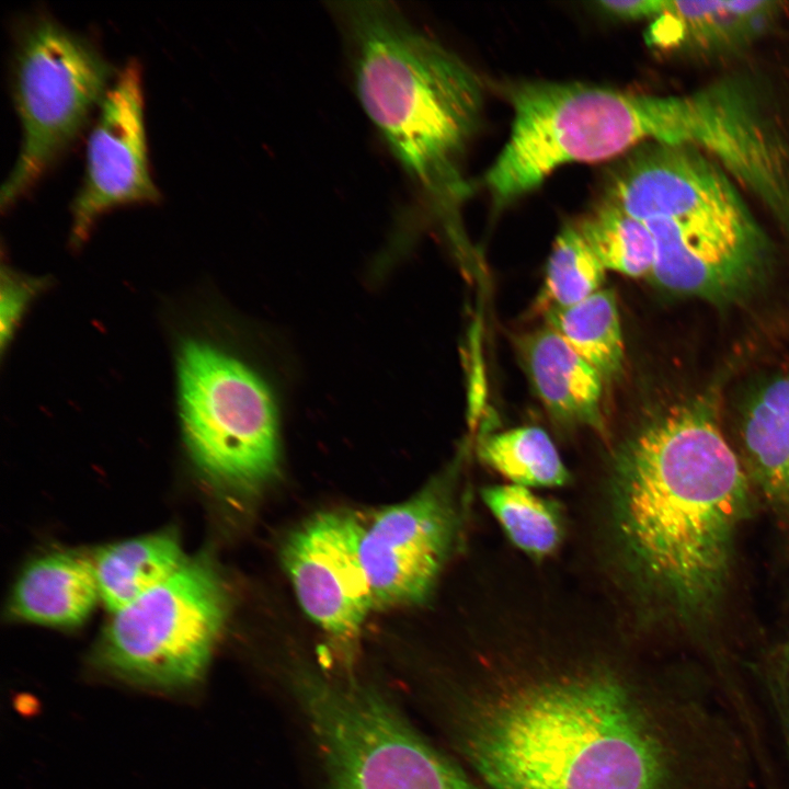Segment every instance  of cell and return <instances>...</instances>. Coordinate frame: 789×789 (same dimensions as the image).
I'll list each match as a JSON object with an SVG mask.
<instances>
[{
    "instance_id": "6da1fadb",
    "label": "cell",
    "mask_w": 789,
    "mask_h": 789,
    "mask_svg": "<svg viewBox=\"0 0 789 789\" xmlns=\"http://www.w3.org/2000/svg\"><path fill=\"white\" fill-rule=\"evenodd\" d=\"M615 523L638 579L683 616L710 609L728 579L748 484L709 399L672 407L622 447Z\"/></svg>"
},
{
    "instance_id": "7a4b0ae2",
    "label": "cell",
    "mask_w": 789,
    "mask_h": 789,
    "mask_svg": "<svg viewBox=\"0 0 789 789\" xmlns=\"http://www.w3.org/2000/svg\"><path fill=\"white\" fill-rule=\"evenodd\" d=\"M655 719L608 672L559 673L485 693L465 746L491 789H671L674 753Z\"/></svg>"
},
{
    "instance_id": "3957f363",
    "label": "cell",
    "mask_w": 789,
    "mask_h": 789,
    "mask_svg": "<svg viewBox=\"0 0 789 789\" xmlns=\"http://www.w3.org/2000/svg\"><path fill=\"white\" fill-rule=\"evenodd\" d=\"M357 98L424 197L451 213L470 191L460 161L481 117L483 88L457 54L392 2H334Z\"/></svg>"
},
{
    "instance_id": "277c9868",
    "label": "cell",
    "mask_w": 789,
    "mask_h": 789,
    "mask_svg": "<svg viewBox=\"0 0 789 789\" xmlns=\"http://www.w3.org/2000/svg\"><path fill=\"white\" fill-rule=\"evenodd\" d=\"M514 118L484 175L498 206L539 186L557 168L618 156L640 142L679 145L684 95H652L580 82L524 81L507 88Z\"/></svg>"
},
{
    "instance_id": "5b68a950",
    "label": "cell",
    "mask_w": 789,
    "mask_h": 789,
    "mask_svg": "<svg viewBox=\"0 0 789 789\" xmlns=\"http://www.w3.org/2000/svg\"><path fill=\"white\" fill-rule=\"evenodd\" d=\"M178 393L187 449L213 481L253 491L278 469V422L266 384L244 363L199 339L178 352Z\"/></svg>"
},
{
    "instance_id": "8992f818",
    "label": "cell",
    "mask_w": 789,
    "mask_h": 789,
    "mask_svg": "<svg viewBox=\"0 0 789 789\" xmlns=\"http://www.w3.org/2000/svg\"><path fill=\"white\" fill-rule=\"evenodd\" d=\"M85 37L37 16L18 34L12 92L22 126L21 149L1 188L2 210L50 169L100 106L116 75Z\"/></svg>"
},
{
    "instance_id": "52a82bcc",
    "label": "cell",
    "mask_w": 789,
    "mask_h": 789,
    "mask_svg": "<svg viewBox=\"0 0 789 789\" xmlns=\"http://www.w3.org/2000/svg\"><path fill=\"white\" fill-rule=\"evenodd\" d=\"M227 596L208 559H186L170 578L113 613L98 644V661L136 684L191 685L204 674L222 631Z\"/></svg>"
},
{
    "instance_id": "ba28073f",
    "label": "cell",
    "mask_w": 789,
    "mask_h": 789,
    "mask_svg": "<svg viewBox=\"0 0 789 789\" xmlns=\"http://www.w3.org/2000/svg\"><path fill=\"white\" fill-rule=\"evenodd\" d=\"M300 696L332 789H477L377 693L312 678Z\"/></svg>"
},
{
    "instance_id": "9c48e42d",
    "label": "cell",
    "mask_w": 789,
    "mask_h": 789,
    "mask_svg": "<svg viewBox=\"0 0 789 789\" xmlns=\"http://www.w3.org/2000/svg\"><path fill=\"white\" fill-rule=\"evenodd\" d=\"M457 530L446 481L385 507L363 527L359 553L375 606L423 602L435 585Z\"/></svg>"
},
{
    "instance_id": "30bf717a",
    "label": "cell",
    "mask_w": 789,
    "mask_h": 789,
    "mask_svg": "<svg viewBox=\"0 0 789 789\" xmlns=\"http://www.w3.org/2000/svg\"><path fill=\"white\" fill-rule=\"evenodd\" d=\"M159 197L149 169L141 69L130 60L116 73L88 139L84 178L71 205L73 243L84 241L105 211Z\"/></svg>"
},
{
    "instance_id": "8fae6325",
    "label": "cell",
    "mask_w": 789,
    "mask_h": 789,
    "mask_svg": "<svg viewBox=\"0 0 789 789\" xmlns=\"http://www.w3.org/2000/svg\"><path fill=\"white\" fill-rule=\"evenodd\" d=\"M363 527L351 513L320 512L299 525L282 549L304 611L342 639L357 634L375 606L359 553Z\"/></svg>"
},
{
    "instance_id": "7c38bea8",
    "label": "cell",
    "mask_w": 789,
    "mask_h": 789,
    "mask_svg": "<svg viewBox=\"0 0 789 789\" xmlns=\"http://www.w3.org/2000/svg\"><path fill=\"white\" fill-rule=\"evenodd\" d=\"M773 0L666 1L647 33L655 48L693 56L735 53L761 36L780 16Z\"/></svg>"
},
{
    "instance_id": "4fadbf2b",
    "label": "cell",
    "mask_w": 789,
    "mask_h": 789,
    "mask_svg": "<svg viewBox=\"0 0 789 789\" xmlns=\"http://www.w3.org/2000/svg\"><path fill=\"white\" fill-rule=\"evenodd\" d=\"M98 599L92 559L57 551L33 560L20 573L9 599V614L42 626L73 627L89 617Z\"/></svg>"
},
{
    "instance_id": "5bb4252c",
    "label": "cell",
    "mask_w": 789,
    "mask_h": 789,
    "mask_svg": "<svg viewBox=\"0 0 789 789\" xmlns=\"http://www.w3.org/2000/svg\"><path fill=\"white\" fill-rule=\"evenodd\" d=\"M521 353L538 397L554 418L603 431L604 379L554 330L527 335Z\"/></svg>"
},
{
    "instance_id": "9a60e30c",
    "label": "cell",
    "mask_w": 789,
    "mask_h": 789,
    "mask_svg": "<svg viewBox=\"0 0 789 789\" xmlns=\"http://www.w3.org/2000/svg\"><path fill=\"white\" fill-rule=\"evenodd\" d=\"M741 436L747 467L761 491L789 511V370L755 391L745 408Z\"/></svg>"
},
{
    "instance_id": "2e32d148",
    "label": "cell",
    "mask_w": 789,
    "mask_h": 789,
    "mask_svg": "<svg viewBox=\"0 0 789 789\" xmlns=\"http://www.w3.org/2000/svg\"><path fill=\"white\" fill-rule=\"evenodd\" d=\"M185 560L173 530L104 546L92 558L100 599L115 613L170 578Z\"/></svg>"
},
{
    "instance_id": "e0dca14e",
    "label": "cell",
    "mask_w": 789,
    "mask_h": 789,
    "mask_svg": "<svg viewBox=\"0 0 789 789\" xmlns=\"http://www.w3.org/2000/svg\"><path fill=\"white\" fill-rule=\"evenodd\" d=\"M554 330L605 380L620 376L625 346L617 301L609 289H599L586 299L546 311Z\"/></svg>"
},
{
    "instance_id": "ac0fdd59",
    "label": "cell",
    "mask_w": 789,
    "mask_h": 789,
    "mask_svg": "<svg viewBox=\"0 0 789 789\" xmlns=\"http://www.w3.org/2000/svg\"><path fill=\"white\" fill-rule=\"evenodd\" d=\"M576 228L606 270L630 277L652 273L655 243L644 221L603 201Z\"/></svg>"
},
{
    "instance_id": "d6986e66",
    "label": "cell",
    "mask_w": 789,
    "mask_h": 789,
    "mask_svg": "<svg viewBox=\"0 0 789 789\" xmlns=\"http://www.w3.org/2000/svg\"><path fill=\"white\" fill-rule=\"evenodd\" d=\"M480 458L522 487H558L569 474L549 435L537 426L490 434L479 443Z\"/></svg>"
},
{
    "instance_id": "ffe728a7",
    "label": "cell",
    "mask_w": 789,
    "mask_h": 789,
    "mask_svg": "<svg viewBox=\"0 0 789 789\" xmlns=\"http://www.w3.org/2000/svg\"><path fill=\"white\" fill-rule=\"evenodd\" d=\"M482 496L511 541L519 549L544 557L558 547L562 526L560 514L552 503L517 484L487 488Z\"/></svg>"
},
{
    "instance_id": "44dd1931",
    "label": "cell",
    "mask_w": 789,
    "mask_h": 789,
    "mask_svg": "<svg viewBox=\"0 0 789 789\" xmlns=\"http://www.w3.org/2000/svg\"><path fill=\"white\" fill-rule=\"evenodd\" d=\"M605 271L576 226L565 227L556 238L547 264L542 293L547 310L575 305L598 291Z\"/></svg>"
},
{
    "instance_id": "7402d4cb",
    "label": "cell",
    "mask_w": 789,
    "mask_h": 789,
    "mask_svg": "<svg viewBox=\"0 0 789 789\" xmlns=\"http://www.w3.org/2000/svg\"><path fill=\"white\" fill-rule=\"evenodd\" d=\"M41 287L35 279L19 278L11 273H2L1 285V344L10 340L14 328L28 301Z\"/></svg>"
},
{
    "instance_id": "603a6c76",
    "label": "cell",
    "mask_w": 789,
    "mask_h": 789,
    "mask_svg": "<svg viewBox=\"0 0 789 789\" xmlns=\"http://www.w3.org/2000/svg\"><path fill=\"white\" fill-rule=\"evenodd\" d=\"M666 1L662 0H622L601 1L606 12L624 19H654L664 10Z\"/></svg>"
},
{
    "instance_id": "cb8c5ba5",
    "label": "cell",
    "mask_w": 789,
    "mask_h": 789,
    "mask_svg": "<svg viewBox=\"0 0 789 789\" xmlns=\"http://www.w3.org/2000/svg\"><path fill=\"white\" fill-rule=\"evenodd\" d=\"M778 727L780 729L784 746L789 757V710L785 711L778 719Z\"/></svg>"
}]
</instances>
